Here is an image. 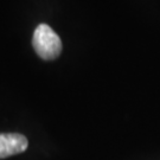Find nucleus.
Here are the masks:
<instances>
[{"instance_id": "obj_2", "label": "nucleus", "mask_w": 160, "mask_h": 160, "mask_svg": "<svg viewBox=\"0 0 160 160\" xmlns=\"http://www.w3.org/2000/svg\"><path fill=\"white\" fill-rule=\"evenodd\" d=\"M29 141L26 137L18 133L0 134V159L23 153L28 149Z\"/></svg>"}, {"instance_id": "obj_1", "label": "nucleus", "mask_w": 160, "mask_h": 160, "mask_svg": "<svg viewBox=\"0 0 160 160\" xmlns=\"http://www.w3.org/2000/svg\"><path fill=\"white\" fill-rule=\"evenodd\" d=\"M32 45L37 55L46 61L57 58L62 51V40L59 36L46 24H40L36 28Z\"/></svg>"}]
</instances>
